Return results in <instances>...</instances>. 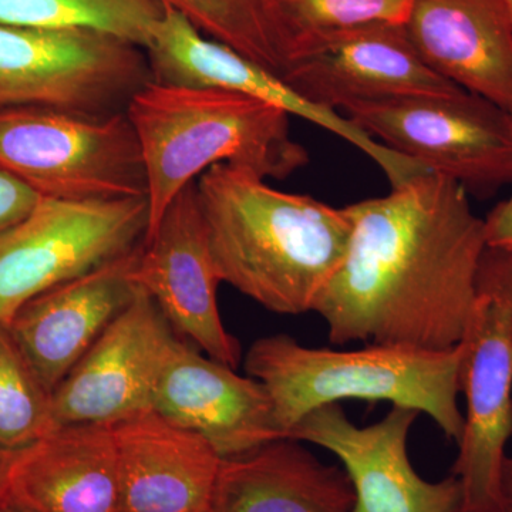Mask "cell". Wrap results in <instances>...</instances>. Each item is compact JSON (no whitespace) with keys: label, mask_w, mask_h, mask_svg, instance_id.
Segmentation results:
<instances>
[{"label":"cell","mask_w":512,"mask_h":512,"mask_svg":"<svg viewBox=\"0 0 512 512\" xmlns=\"http://www.w3.org/2000/svg\"><path fill=\"white\" fill-rule=\"evenodd\" d=\"M508 6H510V12L512 16V0H508Z\"/></svg>","instance_id":"cell-29"},{"label":"cell","mask_w":512,"mask_h":512,"mask_svg":"<svg viewBox=\"0 0 512 512\" xmlns=\"http://www.w3.org/2000/svg\"><path fill=\"white\" fill-rule=\"evenodd\" d=\"M0 170L40 197L147 198L146 167L126 111L0 109Z\"/></svg>","instance_id":"cell-5"},{"label":"cell","mask_w":512,"mask_h":512,"mask_svg":"<svg viewBox=\"0 0 512 512\" xmlns=\"http://www.w3.org/2000/svg\"><path fill=\"white\" fill-rule=\"evenodd\" d=\"M175 339L157 303L137 285L130 305L53 392L55 427L113 426L153 410L158 376Z\"/></svg>","instance_id":"cell-11"},{"label":"cell","mask_w":512,"mask_h":512,"mask_svg":"<svg viewBox=\"0 0 512 512\" xmlns=\"http://www.w3.org/2000/svg\"><path fill=\"white\" fill-rule=\"evenodd\" d=\"M423 62L468 92L512 107L508 0H412L404 22Z\"/></svg>","instance_id":"cell-18"},{"label":"cell","mask_w":512,"mask_h":512,"mask_svg":"<svg viewBox=\"0 0 512 512\" xmlns=\"http://www.w3.org/2000/svg\"><path fill=\"white\" fill-rule=\"evenodd\" d=\"M147 174L150 237L183 188L215 164L262 178L289 177L308 163L286 111L247 94L150 80L128 101Z\"/></svg>","instance_id":"cell-3"},{"label":"cell","mask_w":512,"mask_h":512,"mask_svg":"<svg viewBox=\"0 0 512 512\" xmlns=\"http://www.w3.org/2000/svg\"><path fill=\"white\" fill-rule=\"evenodd\" d=\"M120 477V512H211L222 458L204 437L160 414L111 426Z\"/></svg>","instance_id":"cell-19"},{"label":"cell","mask_w":512,"mask_h":512,"mask_svg":"<svg viewBox=\"0 0 512 512\" xmlns=\"http://www.w3.org/2000/svg\"><path fill=\"white\" fill-rule=\"evenodd\" d=\"M141 248L40 293L9 320L10 336L50 394L133 301Z\"/></svg>","instance_id":"cell-16"},{"label":"cell","mask_w":512,"mask_h":512,"mask_svg":"<svg viewBox=\"0 0 512 512\" xmlns=\"http://www.w3.org/2000/svg\"><path fill=\"white\" fill-rule=\"evenodd\" d=\"M53 429L52 394L30 369L6 325H0V458L32 446Z\"/></svg>","instance_id":"cell-23"},{"label":"cell","mask_w":512,"mask_h":512,"mask_svg":"<svg viewBox=\"0 0 512 512\" xmlns=\"http://www.w3.org/2000/svg\"><path fill=\"white\" fill-rule=\"evenodd\" d=\"M508 113H510L511 119H512V107L510 110H508Z\"/></svg>","instance_id":"cell-30"},{"label":"cell","mask_w":512,"mask_h":512,"mask_svg":"<svg viewBox=\"0 0 512 512\" xmlns=\"http://www.w3.org/2000/svg\"><path fill=\"white\" fill-rule=\"evenodd\" d=\"M165 12L163 0H0L5 25L93 30L143 50Z\"/></svg>","instance_id":"cell-21"},{"label":"cell","mask_w":512,"mask_h":512,"mask_svg":"<svg viewBox=\"0 0 512 512\" xmlns=\"http://www.w3.org/2000/svg\"><path fill=\"white\" fill-rule=\"evenodd\" d=\"M40 200V195L0 170V232L25 218Z\"/></svg>","instance_id":"cell-25"},{"label":"cell","mask_w":512,"mask_h":512,"mask_svg":"<svg viewBox=\"0 0 512 512\" xmlns=\"http://www.w3.org/2000/svg\"><path fill=\"white\" fill-rule=\"evenodd\" d=\"M174 330L217 362L237 369L241 346L222 323L220 272L212 256L197 181L174 198L156 231L144 241L133 271Z\"/></svg>","instance_id":"cell-13"},{"label":"cell","mask_w":512,"mask_h":512,"mask_svg":"<svg viewBox=\"0 0 512 512\" xmlns=\"http://www.w3.org/2000/svg\"><path fill=\"white\" fill-rule=\"evenodd\" d=\"M150 80L146 52L117 37L0 23V109L120 113Z\"/></svg>","instance_id":"cell-7"},{"label":"cell","mask_w":512,"mask_h":512,"mask_svg":"<svg viewBox=\"0 0 512 512\" xmlns=\"http://www.w3.org/2000/svg\"><path fill=\"white\" fill-rule=\"evenodd\" d=\"M281 79L323 109L447 94L463 87L431 70L396 23H369L309 37L293 50Z\"/></svg>","instance_id":"cell-12"},{"label":"cell","mask_w":512,"mask_h":512,"mask_svg":"<svg viewBox=\"0 0 512 512\" xmlns=\"http://www.w3.org/2000/svg\"><path fill=\"white\" fill-rule=\"evenodd\" d=\"M198 32L281 77L288 64L272 0H163Z\"/></svg>","instance_id":"cell-22"},{"label":"cell","mask_w":512,"mask_h":512,"mask_svg":"<svg viewBox=\"0 0 512 512\" xmlns=\"http://www.w3.org/2000/svg\"><path fill=\"white\" fill-rule=\"evenodd\" d=\"M463 437L454 474L460 512H495L498 480L512 437V255L485 248L476 311L463 342Z\"/></svg>","instance_id":"cell-8"},{"label":"cell","mask_w":512,"mask_h":512,"mask_svg":"<svg viewBox=\"0 0 512 512\" xmlns=\"http://www.w3.org/2000/svg\"><path fill=\"white\" fill-rule=\"evenodd\" d=\"M0 512H28L0 498Z\"/></svg>","instance_id":"cell-28"},{"label":"cell","mask_w":512,"mask_h":512,"mask_svg":"<svg viewBox=\"0 0 512 512\" xmlns=\"http://www.w3.org/2000/svg\"><path fill=\"white\" fill-rule=\"evenodd\" d=\"M144 52L154 82L231 90L272 104L289 116L311 121L372 158L392 187L426 173V168L379 143L348 117L309 103L275 73L239 55L231 47L205 39L178 10L167 6Z\"/></svg>","instance_id":"cell-10"},{"label":"cell","mask_w":512,"mask_h":512,"mask_svg":"<svg viewBox=\"0 0 512 512\" xmlns=\"http://www.w3.org/2000/svg\"><path fill=\"white\" fill-rule=\"evenodd\" d=\"M416 410L392 406L370 426L349 420L339 403L306 414L289 439L335 454L355 493L353 512H460L463 490L456 476L431 483L414 470L407 451Z\"/></svg>","instance_id":"cell-14"},{"label":"cell","mask_w":512,"mask_h":512,"mask_svg":"<svg viewBox=\"0 0 512 512\" xmlns=\"http://www.w3.org/2000/svg\"><path fill=\"white\" fill-rule=\"evenodd\" d=\"M288 62L309 37L369 23L404 25L412 0H272Z\"/></svg>","instance_id":"cell-24"},{"label":"cell","mask_w":512,"mask_h":512,"mask_svg":"<svg viewBox=\"0 0 512 512\" xmlns=\"http://www.w3.org/2000/svg\"><path fill=\"white\" fill-rule=\"evenodd\" d=\"M153 410L204 437L221 458L285 437L264 384L178 338L158 376Z\"/></svg>","instance_id":"cell-15"},{"label":"cell","mask_w":512,"mask_h":512,"mask_svg":"<svg viewBox=\"0 0 512 512\" xmlns=\"http://www.w3.org/2000/svg\"><path fill=\"white\" fill-rule=\"evenodd\" d=\"M343 468L318 460L301 441L272 440L222 458L211 512H353Z\"/></svg>","instance_id":"cell-20"},{"label":"cell","mask_w":512,"mask_h":512,"mask_svg":"<svg viewBox=\"0 0 512 512\" xmlns=\"http://www.w3.org/2000/svg\"><path fill=\"white\" fill-rule=\"evenodd\" d=\"M463 346L424 350L366 345L357 350L313 349L288 335L256 340L245 356L248 376L264 384L284 436L326 404L389 402L430 417L447 439L463 437L460 410Z\"/></svg>","instance_id":"cell-4"},{"label":"cell","mask_w":512,"mask_h":512,"mask_svg":"<svg viewBox=\"0 0 512 512\" xmlns=\"http://www.w3.org/2000/svg\"><path fill=\"white\" fill-rule=\"evenodd\" d=\"M360 130L466 191L512 183V119L493 101L466 89L350 104Z\"/></svg>","instance_id":"cell-9"},{"label":"cell","mask_w":512,"mask_h":512,"mask_svg":"<svg viewBox=\"0 0 512 512\" xmlns=\"http://www.w3.org/2000/svg\"><path fill=\"white\" fill-rule=\"evenodd\" d=\"M484 222L487 247L512 255V195L500 202Z\"/></svg>","instance_id":"cell-26"},{"label":"cell","mask_w":512,"mask_h":512,"mask_svg":"<svg viewBox=\"0 0 512 512\" xmlns=\"http://www.w3.org/2000/svg\"><path fill=\"white\" fill-rule=\"evenodd\" d=\"M221 281L268 311H315L348 252L346 208L275 190L247 168L215 164L197 181Z\"/></svg>","instance_id":"cell-2"},{"label":"cell","mask_w":512,"mask_h":512,"mask_svg":"<svg viewBox=\"0 0 512 512\" xmlns=\"http://www.w3.org/2000/svg\"><path fill=\"white\" fill-rule=\"evenodd\" d=\"M495 512H512V456L505 457L498 480Z\"/></svg>","instance_id":"cell-27"},{"label":"cell","mask_w":512,"mask_h":512,"mask_svg":"<svg viewBox=\"0 0 512 512\" xmlns=\"http://www.w3.org/2000/svg\"><path fill=\"white\" fill-rule=\"evenodd\" d=\"M0 498L28 512H120L111 426H60L0 458Z\"/></svg>","instance_id":"cell-17"},{"label":"cell","mask_w":512,"mask_h":512,"mask_svg":"<svg viewBox=\"0 0 512 512\" xmlns=\"http://www.w3.org/2000/svg\"><path fill=\"white\" fill-rule=\"evenodd\" d=\"M345 259L315 311L335 345L456 348L476 311L485 222L463 185L423 173L346 207Z\"/></svg>","instance_id":"cell-1"},{"label":"cell","mask_w":512,"mask_h":512,"mask_svg":"<svg viewBox=\"0 0 512 512\" xmlns=\"http://www.w3.org/2000/svg\"><path fill=\"white\" fill-rule=\"evenodd\" d=\"M148 224L147 198L40 197L25 218L0 232V325L40 293L136 251Z\"/></svg>","instance_id":"cell-6"}]
</instances>
